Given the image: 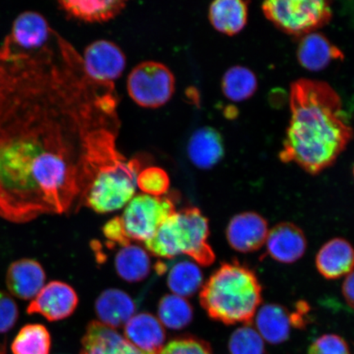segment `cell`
<instances>
[{"instance_id": "obj_1", "label": "cell", "mask_w": 354, "mask_h": 354, "mask_svg": "<svg viewBox=\"0 0 354 354\" xmlns=\"http://www.w3.org/2000/svg\"><path fill=\"white\" fill-rule=\"evenodd\" d=\"M70 84L50 43L0 50V218L26 223L78 198Z\"/></svg>"}, {"instance_id": "obj_2", "label": "cell", "mask_w": 354, "mask_h": 354, "mask_svg": "<svg viewBox=\"0 0 354 354\" xmlns=\"http://www.w3.org/2000/svg\"><path fill=\"white\" fill-rule=\"evenodd\" d=\"M291 117L279 158L311 175L333 165L353 138L342 98L329 84L299 79L290 86Z\"/></svg>"}, {"instance_id": "obj_3", "label": "cell", "mask_w": 354, "mask_h": 354, "mask_svg": "<svg viewBox=\"0 0 354 354\" xmlns=\"http://www.w3.org/2000/svg\"><path fill=\"white\" fill-rule=\"evenodd\" d=\"M78 161V207L107 214L122 209L135 196L140 165L118 151L113 133L105 129L83 137Z\"/></svg>"}, {"instance_id": "obj_4", "label": "cell", "mask_w": 354, "mask_h": 354, "mask_svg": "<svg viewBox=\"0 0 354 354\" xmlns=\"http://www.w3.org/2000/svg\"><path fill=\"white\" fill-rule=\"evenodd\" d=\"M202 307L225 325L251 324L262 304L263 287L253 270L234 260L221 264L203 286Z\"/></svg>"}, {"instance_id": "obj_5", "label": "cell", "mask_w": 354, "mask_h": 354, "mask_svg": "<svg viewBox=\"0 0 354 354\" xmlns=\"http://www.w3.org/2000/svg\"><path fill=\"white\" fill-rule=\"evenodd\" d=\"M209 236V220L197 207H189L168 216L145 246L155 256L172 259L185 254L207 267L215 261Z\"/></svg>"}, {"instance_id": "obj_6", "label": "cell", "mask_w": 354, "mask_h": 354, "mask_svg": "<svg viewBox=\"0 0 354 354\" xmlns=\"http://www.w3.org/2000/svg\"><path fill=\"white\" fill-rule=\"evenodd\" d=\"M176 212L167 197L141 194L132 198L118 218L105 224L103 232L112 245L124 246L132 241H148L165 220Z\"/></svg>"}, {"instance_id": "obj_7", "label": "cell", "mask_w": 354, "mask_h": 354, "mask_svg": "<svg viewBox=\"0 0 354 354\" xmlns=\"http://www.w3.org/2000/svg\"><path fill=\"white\" fill-rule=\"evenodd\" d=\"M264 15L283 32L304 37L328 24L330 2L323 0H275L264 2Z\"/></svg>"}, {"instance_id": "obj_8", "label": "cell", "mask_w": 354, "mask_h": 354, "mask_svg": "<svg viewBox=\"0 0 354 354\" xmlns=\"http://www.w3.org/2000/svg\"><path fill=\"white\" fill-rule=\"evenodd\" d=\"M176 80L167 66L145 61L136 65L127 78V91L136 104L145 109L165 105L175 93Z\"/></svg>"}, {"instance_id": "obj_9", "label": "cell", "mask_w": 354, "mask_h": 354, "mask_svg": "<svg viewBox=\"0 0 354 354\" xmlns=\"http://www.w3.org/2000/svg\"><path fill=\"white\" fill-rule=\"evenodd\" d=\"M53 37L46 17L35 11L20 13L12 22L10 33L0 44V50L30 53L41 50Z\"/></svg>"}, {"instance_id": "obj_10", "label": "cell", "mask_w": 354, "mask_h": 354, "mask_svg": "<svg viewBox=\"0 0 354 354\" xmlns=\"http://www.w3.org/2000/svg\"><path fill=\"white\" fill-rule=\"evenodd\" d=\"M83 59L88 76L102 85H111L120 77L127 64L120 47L107 39H100L88 46Z\"/></svg>"}, {"instance_id": "obj_11", "label": "cell", "mask_w": 354, "mask_h": 354, "mask_svg": "<svg viewBox=\"0 0 354 354\" xmlns=\"http://www.w3.org/2000/svg\"><path fill=\"white\" fill-rule=\"evenodd\" d=\"M78 297L72 286L63 281L48 283L30 301L26 313L39 314L50 322H57L70 317L76 310Z\"/></svg>"}, {"instance_id": "obj_12", "label": "cell", "mask_w": 354, "mask_h": 354, "mask_svg": "<svg viewBox=\"0 0 354 354\" xmlns=\"http://www.w3.org/2000/svg\"><path fill=\"white\" fill-rule=\"evenodd\" d=\"M269 232L268 221L255 212H241L230 221L227 241L234 250L242 254L254 253L262 248Z\"/></svg>"}, {"instance_id": "obj_13", "label": "cell", "mask_w": 354, "mask_h": 354, "mask_svg": "<svg viewBox=\"0 0 354 354\" xmlns=\"http://www.w3.org/2000/svg\"><path fill=\"white\" fill-rule=\"evenodd\" d=\"M266 252L276 262L291 264L297 262L306 253V236L299 225L281 223L270 230L266 241Z\"/></svg>"}, {"instance_id": "obj_14", "label": "cell", "mask_w": 354, "mask_h": 354, "mask_svg": "<svg viewBox=\"0 0 354 354\" xmlns=\"http://www.w3.org/2000/svg\"><path fill=\"white\" fill-rule=\"evenodd\" d=\"M46 274L37 260L21 259L12 262L6 273L8 292L17 299H33L46 286Z\"/></svg>"}, {"instance_id": "obj_15", "label": "cell", "mask_w": 354, "mask_h": 354, "mask_svg": "<svg viewBox=\"0 0 354 354\" xmlns=\"http://www.w3.org/2000/svg\"><path fill=\"white\" fill-rule=\"evenodd\" d=\"M316 268L327 280H337L354 271V248L344 238L331 239L316 256Z\"/></svg>"}, {"instance_id": "obj_16", "label": "cell", "mask_w": 354, "mask_h": 354, "mask_svg": "<svg viewBox=\"0 0 354 354\" xmlns=\"http://www.w3.org/2000/svg\"><path fill=\"white\" fill-rule=\"evenodd\" d=\"M82 354H149L133 345L125 336L100 322L88 326Z\"/></svg>"}, {"instance_id": "obj_17", "label": "cell", "mask_w": 354, "mask_h": 354, "mask_svg": "<svg viewBox=\"0 0 354 354\" xmlns=\"http://www.w3.org/2000/svg\"><path fill=\"white\" fill-rule=\"evenodd\" d=\"M125 337L136 348L149 354H159L165 342L162 323L149 313L133 316L125 325Z\"/></svg>"}, {"instance_id": "obj_18", "label": "cell", "mask_w": 354, "mask_h": 354, "mask_svg": "<svg viewBox=\"0 0 354 354\" xmlns=\"http://www.w3.org/2000/svg\"><path fill=\"white\" fill-rule=\"evenodd\" d=\"M187 153L194 166L199 169H210L224 156L223 137L214 128H199L189 138Z\"/></svg>"}, {"instance_id": "obj_19", "label": "cell", "mask_w": 354, "mask_h": 354, "mask_svg": "<svg viewBox=\"0 0 354 354\" xmlns=\"http://www.w3.org/2000/svg\"><path fill=\"white\" fill-rule=\"evenodd\" d=\"M297 57L303 68L311 72H319L332 61L344 59V54L325 35L313 32L301 39Z\"/></svg>"}, {"instance_id": "obj_20", "label": "cell", "mask_w": 354, "mask_h": 354, "mask_svg": "<svg viewBox=\"0 0 354 354\" xmlns=\"http://www.w3.org/2000/svg\"><path fill=\"white\" fill-rule=\"evenodd\" d=\"M136 309L134 300L118 289L104 290L95 303V311L100 322L114 329L126 325L134 316Z\"/></svg>"}, {"instance_id": "obj_21", "label": "cell", "mask_w": 354, "mask_h": 354, "mask_svg": "<svg viewBox=\"0 0 354 354\" xmlns=\"http://www.w3.org/2000/svg\"><path fill=\"white\" fill-rule=\"evenodd\" d=\"M256 326L261 337L268 343H284L292 328L289 310L278 304H264L257 312Z\"/></svg>"}, {"instance_id": "obj_22", "label": "cell", "mask_w": 354, "mask_h": 354, "mask_svg": "<svg viewBox=\"0 0 354 354\" xmlns=\"http://www.w3.org/2000/svg\"><path fill=\"white\" fill-rule=\"evenodd\" d=\"M249 2L241 0H216L209 7L211 24L218 32L227 35L240 33L248 20Z\"/></svg>"}, {"instance_id": "obj_23", "label": "cell", "mask_w": 354, "mask_h": 354, "mask_svg": "<svg viewBox=\"0 0 354 354\" xmlns=\"http://www.w3.org/2000/svg\"><path fill=\"white\" fill-rule=\"evenodd\" d=\"M126 2L121 0H105V1H82L68 0L59 1L61 10L74 19L86 22H105L116 17L124 8Z\"/></svg>"}, {"instance_id": "obj_24", "label": "cell", "mask_w": 354, "mask_h": 354, "mask_svg": "<svg viewBox=\"0 0 354 354\" xmlns=\"http://www.w3.org/2000/svg\"><path fill=\"white\" fill-rule=\"evenodd\" d=\"M115 268L119 277L127 282H139L149 276L151 260L142 248L132 245L122 246L115 258Z\"/></svg>"}, {"instance_id": "obj_25", "label": "cell", "mask_w": 354, "mask_h": 354, "mask_svg": "<svg viewBox=\"0 0 354 354\" xmlns=\"http://www.w3.org/2000/svg\"><path fill=\"white\" fill-rule=\"evenodd\" d=\"M258 88V80L245 66H234L228 69L221 81V88L227 98L241 102L251 98Z\"/></svg>"}, {"instance_id": "obj_26", "label": "cell", "mask_w": 354, "mask_h": 354, "mask_svg": "<svg viewBox=\"0 0 354 354\" xmlns=\"http://www.w3.org/2000/svg\"><path fill=\"white\" fill-rule=\"evenodd\" d=\"M201 269L192 261L176 263L167 277V285L172 293L180 297H189L196 293L203 286Z\"/></svg>"}, {"instance_id": "obj_27", "label": "cell", "mask_w": 354, "mask_h": 354, "mask_svg": "<svg viewBox=\"0 0 354 354\" xmlns=\"http://www.w3.org/2000/svg\"><path fill=\"white\" fill-rule=\"evenodd\" d=\"M51 337L41 324H28L21 327L11 345L13 354H50Z\"/></svg>"}, {"instance_id": "obj_28", "label": "cell", "mask_w": 354, "mask_h": 354, "mask_svg": "<svg viewBox=\"0 0 354 354\" xmlns=\"http://www.w3.org/2000/svg\"><path fill=\"white\" fill-rule=\"evenodd\" d=\"M159 322L171 330H180L188 326L193 318V308L180 296L167 295L158 304Z\"/></svg>"}, {"instance_id": "obj_29", "label": "cell", "mask_w": 354, "mask_h": 354, "mask_svg": "<svg viewBox=\"0 0 354 354\" xmlns=\"http://www.w3.org/2000/svg\"><path fill=\"white\" fill-rule=\"evenodd\" d=\"M231 354H266L263 339L251 324L234 330L230 338Z\"/></svg>"}, {"instance_id": "obj_30", "label": "cell", "mask_w": 354, "mask_h": 354, "mask_svg": "<svg viewBox=\"0 0 354 354\" xmlns=\"http://www.w3.org/2000/svg\"><path fill=\"white\" fill-rule=\"evenodd\" d=\"M137 187L145 194L162 197L170 187V178L167 172L158 167H149L139 172Z\"/></svg>"}, {"instance_id": "obj_31", "label": "cell", "mask_w": 354, "mask_h": 354, "mask_svg": "<svg viewBox=\"0 0 354 354\" xmlns=\"http://www.w3.org/2000/svg\"><path fill=\"white\" fill-rule=\"evenodd\" d=\"M308 354H351L348 345L339 335L329 334L317 339L308 348Z\"/></svg>"}, {"instance_id": "obj_32", "label": "cell", "mask_w": 354, "mask_h": 354, "mask_svg": "<svg viewBox=\"0 0 354 354\" xmlns=\"http://www.w3.org/2000/svg\"><path fill=\"white\" fill-rule=\"evenodd\" d=\"M159 354H212L209 344L193 338L174 340L163 347Z\"/></svg>"}, {"instance_id": "obj_33", "label": "cell", "mask_w": 354, "mask_h": 354, "mask_svg": "<svg viewBox=\"0 0 354 354\" xmlns=\"http://www.w3.org/2000/svg\"><path fill=\"white\" fill-rule=\"evenodd\" d=\"M19 310L12 296L0 290V333H6L16 325Z\"/></svg>"}, {"instance_id": "obj_34", "label": "cell", "mask_w": 354, "mask_h": 354, "mask_svg": "<svg viewBox=\"0 0 354 354\" xmlns=\"http://www.w3.org/2000/svg\"><path fill=\"white\" fill-rule=\"evenodd\" d=\"M311 307L306 301L300 300L295 305L294 311L290 312L291 325L293 328L304 329L308 325Z\"/></svg>"}, {"instance_id": "obj_35", "label": "cell", "mask_w": 354, "mask_h": 354, "mask_svg": "<svg viewBox=\"0 0 354 354\" xmlns=\"http://www.w3.org/2000/svg\"><path fill=\"white\" fill-rule=\"evenodd\" d=\"M342 294L348 306L354 309V271L345 278Z\"/></svg>"}, {"instance_id": "obj_36", "label": "cell", "mask_w": 354, "mask_h": 354, "mask_svg": "<svg viewBox=\"0 0 354 354\" xmlns=\"http://www.w3.org/2000/svg\"><path fill=\"white\" fill-rule=\"evenodd\" d=\"M0 354H6V351H4V348H0Z\"/></svg>"}, {"instance_id": "obj_37", "label": "cell", "mask_w": 354, "mask_h": 354, "mask_svg": "<svg viewBox=\"0 0 354 354\" xmlns=\"http://www.w3.org/2000/svg\"><path fill=\"white\" fill-rule=\"evenodd\" d=\"M353 175H354V168H353Z\"/></svg>"}]
</instances>
